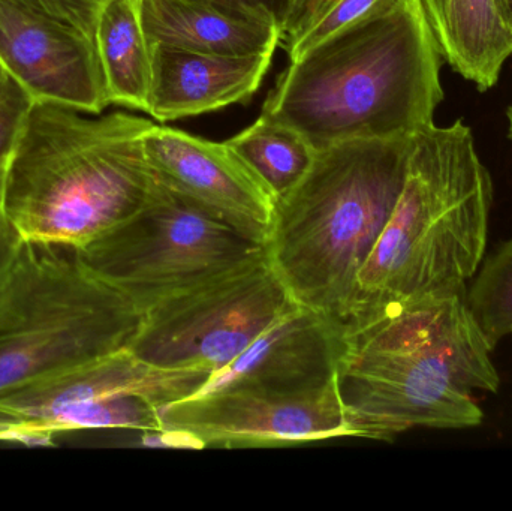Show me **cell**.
Returning <instances> with one entry per match:
<instances>
[{
  "instance_id": "23",
  "label": "cell",
  "mask_w": 512,
  "mask_h": 511,
  "mask_svg": "<svg viewBox=\"0 0 512 511\" xmlns=\"http://www.w3.org/2000/svg\"><path fill=\"white\" fill-rule=\"evenodd\" d=\"M24 2L95 36L96 21L105 0H24Z\"/></svg>"
},
{
  "instance_id": "5",
  "label": "cell",
  "mask_w": 512,
  "mask_h": 511,
  "mask_svg": "<svg viewBox=\"0 0 512 511\" xmlns=\"http://www.w3.org/2000/svg\"><path fill=\"white\" fill-rule=\"evenodd\" d=\"M492 203V176L469 126L433 123L418 132L402 192L358 275L349 318L382 302L466 290L486 254Z\"/></svg>"
},
{
  "instance_id": "28",
  "label": "cell",
  "mask_w": 512,
  "mask_h": 511,
  "mask_svg": "<svg viewBox=\"0 0 512 511\" xmlns=\"http://www.w3.org/2000/svg\"><path fill=\"white\" fill-rule=\"evenodd\" d=\"M233 2L249 3V5L267 6V8L273 9V11H276L277 15H279L280 8H282L283 0H233Z\"/></svg>"
},
{
  "instance_id": "16",
  "label": "cell",
  "mask_w": 512,
  "mask_h": 511,
  "mask_svg": "<svg viewBox=\"0 0 512 511\" xmlns=\"http://www.w3.org/2000/svg\"><path fill=\"white\" fill-rule=\"evenodd\" d=\"M442 59L472 81L492 89L512 54V33L495 0H420Z\"/></svg>"
},
{
  "instance_id": "4",
  "label": "cell",
  "mask_w": 512,
  "mask_h": 511,
  "mask_svg": "<svg viewBox=\"0 0 512 511\" xmlns=\"http://www.w3.org/2000/svg\"><path fill=\"white\" fill-rule=\"evenodd\" d=\"M414 137L361 138L316 149L303 179L276 201L265 239L292 299L337 324L402 192Z\"/></svg>"
},
{
  "instance_id": "3",
  "label": "cell",
  "mask_w": 512,
  "mask_h": 511,
  "mask_svg": "<svg viewBox=\"0 0 512 511\" xmlns=\"http://www.w3.org/2000/svg\"><path fill=\"white\" fill-rule=\"evenodd\" d=\"M155 122L35 101L6 161L2 213L23 242L80 249L161 189L144 147Z\"/></svg>"
},
{
  "instance_id": "24",
  "label": "cell",
  "mask_w": 512,
  "mask_h": 511,
  "mask_svg": "<svg viewBox=\"0 0 512 511\" xmlns=\"http://www.w3.org/2000/svg\"><path fill=\"white\" fill-rule=\"evenodd\" d=\"M54 435L32 423L0 414V441L24 446H54Z\"/></svg>"
},
{
  "instance_id": "8",
  "label": "cell",
  "mask_w": 512,
  "mask_h": 511,
  "mask_svg": "<svg viewBox=\"0 0 512 511\" xmlns=\"http://www.w3.org/2000/svg\"><path fill=\"white\" fill-rule=\"evenodd\" d=\"M295 306L265 254L144 312L128 350L158 368L213 375Z\"/></svg>"
},
{
  "instance_id": "19",
  "label": "cell",
  "mask_w": 512,
  "mask_h": 511,
  "mask_svg": "<svg viewBox=\"0 0 512 511\" xmlns=\"http://www.w3.org/2000/svg\"><path fill=\"white\" fill-rule=\"evenodd\" d=\"M466 288L469 312L492 350L512 335V239L502 243Z\"/></svg>"
},
{
  "instance_id": "30",
  "label": "cell",
  "mask_w": 512,
  "mask_h": 511,
  "mask_svg": "<svg viewBox=\"0 0 512 511\" xmlns=\"http://www.w3.org/2000/svg\"><path fill=\"white\" fill-rule=\"evenodd\" d=\"M508 122H510V138L512 140V104L511 107L508 108Z\"/></svg>"
},
{
  "instance_id": "9",
  "label": "cell",
  "mask_w": 512,
  "mask_h": 511,
  "mask_svg": "<svg viewBox=\"0 0 512 511\" xmlns=\"http://www.w3.org/2000/svg\"><path fill=\"white\" fill-rule=\"evenodd\" d=\"M161 429L183 432L203 449H261L354 438L336 375L300 393L224 389L159 408Z\"/></svg>"
},
{
  "instance_id": "12",
  "label": "cell",
  "mask_w": 512,
  "mask_h": 511,
  "mask_svg": "<svg viewBox=\"0 0 512 511\" xmlns=\"http://www.w3.org/2000/svg\"><path fill=\"white\" fill-rule=\"evenodd\" d=\"M210 377L204 369L158 368L123 350L2 393L0 414L57 435L54 420L71 408L114 396H140L162 408L191 398Z\"/></svg>"
},
{
  "instance_id": "6",
  "label": "cell",
  "mask_w": 512,
  "mask_h": 511,
  "mask_svg": "<svg viewBox=\"0 0 512 511\" xmlns=\"http://www.w3.org/2000/svg\"><path fill=\"white\" fill-rule=\"evenodd\" d=\"M141 318L77 249L21 243L0 285V395L128 350Z\"/></svg>"
},
{
  "instance_id": "1",
  "label": "cell",
  "mask_w": 512,
  "mask_h": 511,
  "mask_svg": "<svg viewBox=\"0 0 512 511\" xmlns=\"http://www.w3.org/2000/svg\"><path fill=\"white\" fill-rule=\"evenodd\" d=\"M466 290L367 306L340 324L336 381L354 438L480 426L501 384Z\"/></svg>"
},
{
  "instance_id": "13",
  "label": "cell",
  "mask_w": 512,
  "mask_h": 511,
  "mask_svg": "<svg viewBox=\"0 0 512 511\" xmlns=\"http://www.w3.org/2000/svg\"><path fill=\"white\" fill-rule=\"evenodd\" d=\"M339 335L340 324L295 306L234 362L213 374L198 393L224 389L300 393L324 386L336 375Z\"/></svg>"
},
{
  "instance_id": "26",
  "label": "cell",
  "mask_w": 512,
  "mask_h": 511,
  "mask_svg": "<svg viewBox=\"0 0 512 511\" xmlns=\"http://www.w3.org/2000/svg\"><path fill=\"white\" fill-rule=\"evenodd\" d=\"M307 0H283L282 8H280L279 20L282 27V38L300 17L306 6Z\"/></svg>"
},
{
  "instance_id": "18",
  "label": "cell",
  "mask_w": 512,
  "mask_h": 511,
  "mask_svg": "<svg viewBox=\"0 0 512 511\" xmlns=\"http://www.w3.org/2000/svg\"><path fill=\"white\" fill-rule=\"evenodd\" d=\"M227 143L276 201L303 179L316 155L315 146L301 132L264 114Z\"/></svg>"
},
{
  "instance_id": "21",
  "label": "cell",
  "mask_w": 512,
  "mask_h": 511,
  "mask_svg": "<svg viewBox=\"0 0 512 511\" xmlns=\"http://www.w3.org/2000/svg\"><path fill=\"white\" fill-rule=\"evenodd\" d=\"M56 434L89 429L159 431V408L140 396H114L99 399L65 411L53 422Z\"/></svg>"
},
{
  "instance_id": "25",
  "label": "cell",
  "mask_w": 512,
  "mask_h": 511,
  "mask_svg": "<svg viewBox=\"0 0 512 511\" xmlns=\"http://www.w3.org/2000/svg\"><path fill=\"white\" fill-rule=\"evenodd\" d=\"M21 243H23V240L15 233L14 228L6 221L2 210H0V285L5 281L6 275L11 270Z\"/></svg>"
},
{
  "instance_id": "20",
  "label": "cell",
  "mask_w": 512,
  "mask_h": 511,
  "mask_svg": "<svg viewBox=\"0 0 512 511\" xmlns=\"http://www.w3.org/2000/svg\"><path fill=\"white\" fill-rule=\"evenodd\" d=\"M388 0H307L294 26L283 35L288 62L373 14Z\"/></svg>"
},
{
  "instance_id": "27",
  "label": "cell",
  "mask_w": 512,
  "mask_h": 511,
  "mask_svg": "<svg viewBox=\"0 0 512 511\" xmlns=\"http://www.w3.org/2000/svg\"><path fill=\"white\" fill-rule=\"evenodd\" d=\"M495 3L502 23L512 33V0H495Z\"/></svg>"
},
{
  "instance_id": "7",
  "label": "cell",
  "mask_w": 512,
  "mask_h": 511,
  "mask_svg": "<svg viewBox=\"0 0 512 511\" xmlns=\"http://www.w3.org/2000/svg\"><path fill=\"white\" fill-rule=\"evenodd\" d=\"M96 278L141 314L158 303L267 254L265 243L161 185L128 221L77 249Z\"/></svg>"
},
{
  "instance_id": "2",
  "label": "cell",
  "mask_w": 512,
  "mask_h": 511,
  "mask_svg": "<svg viewBox=\"0 0 512 511\" xmlns=\"http://www.w3.org/2000/svg\"><path fill=\"white\" fill-rule=\"evenodd\" d=\"M438 44L420 0L373 14L288 63L262 113L315 149L361 138L414 137L444 99Z\"/></svg>"
},
{
  "instance_id": "15",
  "label": "cell",
  "mask_w": 512,
  "mask_h": 511,
  "mask_svg": "<svg viewBox=\"0 0 512 511\" xmlns=\"http://www.w3.org/2000/svg\"><path fill=\"white\" fill-rule=\"evenodd\" d=\"M141 15L152 44L234 56L276 51L282 44L279 15L267 6L233 0H141Z\"/></svg>"
},
{
  "instance_id": "22",
  "label": "cell",
  "mask_w": 512,
  "mask_h": 511,
  "mask_svg": "<svg viewBox=\"0 0 512 511\" xmlns=\"http://www.w3.org/2000/svg\"><path fill=\"white\" fill-rule=\"evenodd\" d=\"M35 98L0 62V162L8 161Z\"/></svg>"
},
{
  "instance_id": "10",
  "label": "cell",
  "mask_w": 512,
  "mask_h": 511,
  "mask_svg": "<svg viewBox=\"0 0 512 511\" xmlns=\"http://www.w3.org/2000/svg\"><path fill=\"white\" fill-rule=\"evenodd\" d=\"M144 147L164 188L265 243L276 198L227 141L155 123L144 137Z\"/></svg>"
},
{
  "instance_id": "17",
  "label": "cell",
  "mask_w": 512,
  "mask_h": 511,
  "mask_svg": "<svg viewBox=\"0 0 512 511\" xmlns=\"http://www.w3.org/2000/svg\"><path fill=\"white\" fill-rule=\"evenodd\" d=\"M95 42L110 105L149 113L152 42L144 29L141 0H105Z\"/></svg>"
},
{
  "instance_id": "29",
  "label": "cell",
  "mask_w": 512,
  "mask_h": 511,
  "mask_svg": "<svg viewBox=\"0 0 512 511\" xmlns=\"http://www.w3.org/2000/svg\"><path fill=\"white\" fill-rule=\"evenodd\" d=\"M6 161L0 162V210H2L3 185H5Z\"/></svg>"
},
{
  "instance_id": "14",
  "label": "cell",
  "mask_w": 512,
  "mask_h": 511,
  "mask_svg": "<svg viewBox=\"0 0 512 511\" xmlns=\"http://www.w3.org/2000/svg\"><path fill=\"white\" fill-rule=\"evenodd\" d=\"M274 51L204 53L152 44L149 116L167 123L251 101L273 63Z\"/></svg>"
},
{
  "instance_id": "11",
  "label": "cell",
  "mask_w": 512,
  "mask_h": 511,
  "mask_svg": "<svg viewBox=\"0 0 512 511\" xmlns=\"http://www.w3.org/2000/svg\"><path fill=\"white\" fill-rule=\"evenodd\" d=\"M0 62L35 101L110 107L95 36L24 0H0Z\"/></svg>"
}]
</instances>
